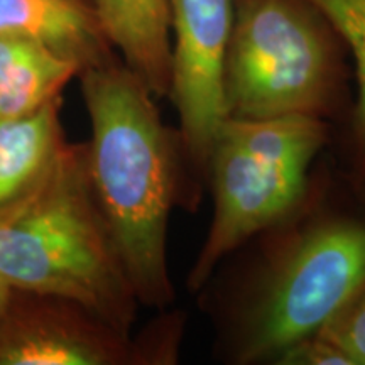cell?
<instances>
[{
    "label": "cell",
    "instance_id": "obj_1",
    "mask_svg": "<svg viewBox=\"0 0 365 365\" xmlns=\"http://www.w3.org/2000/svg\"><path fill=\"white\" fill-rule=\"evenodd\" d=\"M90 118L86 168L140 308L175 303L168 235L173 208L195 203L178 129L163 122L158 97L115 56L78 75Z\"/></svg>",
    "mask_w": 365,
    "mask_h": 365
},
{
    "label": "cell",
    "instance_id": "obj_2",
    "mask_svg": "<svg viewBox=\"0 0 365 365\" xmlns=\"http://www.w3.org/2000/svg\"><path fill=\"white\" fill-rule=\"evenodd\" d=\"M0 281L71 299L134 333L140 304L91 190L85 143H66L29 190L0 208Z\"/></svg>",
    "mask_w": 365,
    "mask_h": 365
},
{
    "label": "cell",
    "instance_id": "obj_3",
    "mask_svg": "<svg viewBox=\"0 0 365 365\" xmlns=\"http://www.w3.org/2000/svg\"><path fill=\"white\" fill-rule=\"evenodd\" d=\"M346 48L309 0H234L223 61L225 117L335 118L346 102Z\"/></svg>",
    "mask_w": 365,
    "mask_h": 365
},
{
    "label": "cell",
    "instance_id": "obj_4",
    "mask_svg": "<svg viewBox=\"0 0 365 365\" xmlns=\"http://www.w3.org/2000/svg\"><path fill=\"white\" fill-rule=\"evenodd\" d=\"M328 134L330 124L312 117L223 118L207 164L212 222L188 272L190 293L240 245L301 210Z\"/></svg>",
    "mask_w": 365,
    "mask_h": 365
},
{
    "label": "cell",
    "instance_id": "obj_5",
    "mask_svg": "<svg viewBox=\"0 0 365 365\" xmlns=\"http://www.w3.org/2000/svg\"><path fill=\"white\" fill-rule=\"evenodd\" d=\"M365 287V218L322 213L259 272L232 341L235 364L276 362L317 335Z\"/></svg>",
    "mask_w": 365,
    "mask_h": 365
},
{
    "label": "cell",
    "instance_id": "obj_6",
    "mask_svg": "<svg viewBox=\"0 0 365 365\" xmlns=\"http://www.w3.org/2000/svg\"><path fill=\"white\" fill-rule=\"evenodd\" d=\"M171 27L170 97L180 134L191 193L200 198L207 181L213 137L225 118L222 76L234 21V0H168Z\"/></svg>",
    "mask_w": 365,
    "mask_h": 365
},
{
    "label": "cell",
    "instance_id": "obj_7",
    "mask_svg": "<svg viewBox=\"0 0 365 365\" xmlns=\"http://www.w3.org/2000/svg\"><path fill=\"white\" fill-rule=\"evenodd\" d=\"M0 365H140L125 335L75 301L9 289L0 303Z\"/></svg>",
    "mask_w": 365,
    "mask_h": 365
},
{
    "label": "cell",
    "instance_id": "obj_8",
    "mask_svg": "<svg viewBox=\"0 0 365 365\" xmlns=\"http://www.w3.org/2000/svg\"><path fill=\"white\" fill-rule=\"evenodd\" d=\"M0 33L38 41L78 66L80 73L118 56L93 0H0Z\"/></svg>",
    "mask_w": 365,
    "mask_h": 365
},
{
    "label": "cell",
    "instance_id": "obj_9",
    "mask_svg": "<svg viewBox=\"0 0 365 365\" xmlns=\"http://www.w3.org/2000/svg\"><path fill=\"white\" fill-rule=\"evenodd\" d=\"M98 21L118 58L158 98L171 88L168 0H93Z\"/></svg>",
    "mask_w": 365,
    "mask_h": 365
},
{
    "label": "cell",
    "instance_id": "obj_10",
    "mask_svg": "<svg viewBox=\"0 0 365 365\" xmlns=\"http://www.w3.org/2000/svg\"><path fill=\"white\" fill-rule=\"evenodd\" d=\"M78 75V66L38 41L0 33V120L27 115L61 98Z\"/></svg>",
    "mask_w": 365,
    "mask_h": 365
},
{
    "label": "cell",
    "instance_id": "obj_11",
    "mask_svg": "<svg viewBox=\"0 0 365 365\" xmlns=\"http://www.w3.org/2000/svg\"><path fill=\"white\" fill-rule=\"evenodd\" d=\"M61 98L0 120V208L31 188L66 145Z\"/></svg>",
    "mask_w": 365,
    "mask_h": 365
},
{
    "label": "cell",
    "instance_id": "obj_12",
    "mask_svg": "<svg viewBox=\"0 0 365 365\" xmlns=\"http://www.w3.org/2000/svg\"><path fill=\"white\" fill-rule=\"evenodd\" d=\"M331 22L355 61L359 95L352 115L355 182L365 188V0H309Z\"/></svg>",
    "mask_w": 365,
    "mask_h": 365
},
{
    "label": "cell",
    "instance_id": "obj_13",
    "mask_svg": "<svg viewBox=\"0 0 365 365\" xmlns=\"http://www.w3.org/2000/svg\"><path fill=\"white\" fill-rule=\"evenodd\" d=\"M317 335L344 354L349 365H365V287Z\"/></svg>",
    "mask_w": 365,
    "mask_h": 365
},
{
    "label": "cell",
    "instance_id": "obj_14",
    "mask_svg": "<svg viewBox=\"0 0 365 365\" xmlns=\"http://www.w3.org/2000/svg\"><path fill=\"white\" fill-rule=\"evenodd\" d=\"M7 294H9V287L4 284L2 281H0V303H2V301L6 299Z\"/></svg>",
    "mask_w": 365,
    "mask_h": 365
}]
</instances>
